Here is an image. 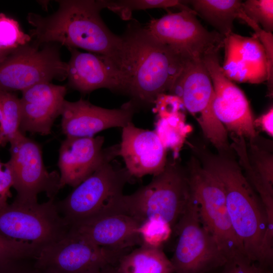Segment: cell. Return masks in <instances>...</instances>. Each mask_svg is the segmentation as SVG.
Wrapping results in <instances>:
<instances>
[{"label": "cell", "mask_w": 273, "mask_h": 273, "mask_svg": "<svg viewBox=\"0 0 273 273\" xmlns=\"http://www.w3.org/2000/svg\"><path fill=\"white\" fill-rule=\"evenodd\" d=\"M154 104L156 105L155 110L159 117L181 111V109L184 107L180 99L171 94H163L159 95Z\"/></svg>", "instance_id": "e575fe53"}, {"label": "cell", "mask_w": 273, "mask_h": 273, "mask_svg": "<svg viewBox=\"0 0 273 273\" xmlns=\"http://www.w3.org/2000/svg\"><path fill=\"white\" fill-rule=\"evenodd\" d=\"M115 266L118 273H174L171 262L162 248L145 246L122 255Z\"/></svg>", "instance_id": "603a6c76"}, {"label": "cell", "mask_w": 273, "mask_h": 273, "mask_svg": "<svg viewBox=\"0 0 273 273\" xmlns=\"http://www.w3.org/2000/svg\"><path fill=\"white\" fill-rule=\"evenodd\" d=\"M42 247L8 238L0 233V263L15 259H35Z\"/></svg>", "instance_id": "f1b7e54d"}, {"label": "cell", "mask_w": 273, "mask_h": 273, "mask_svg": "<svg viewBox=\"0 0 273 273\" xmlns=\"http://www.w3.org/2000/svg\"><path fill=\"white\" fill-rule=\"evenodd\" d=\"M242 11L246 16L265 31H273V1L247 0L242 2Z\"/></svg>", "instance_id": "4dcf8cb0"}, {"label": "cell", "mask_w": 273, "mask_h": 273, "mask_svg": "<svg viewBox=\"0 0 273 273\" xmlns=\"http://www.w3.org/2000/svg\"><path fill=\"white\" fill-rule=\"evenodd\" d=\"M123 255L96 245L69 230L63 238L41 249L34 265L46 273H87L106 264L116 265Z\"/></svg>", "instance_id": "4fadbf2b"}, {"label": "cell", "mask_w": 273, "mask_h": 273, "mask_svg": "<svg viewBox=\"0 0 273 273\" xmlns=\"http://www.w3.org/2000/svg\"><path fill=\"white\" fill-rule=\"evenodd\" d=\"M104 137H66L60 145L58 166L61 188H75L101 165L118 156L119 145L103 148Z\"/></svg>", "instance_id": "9a60e30c"}, {"label": "cell", "mask_w": 273, "mask_h": 273, "mask_svg": "<svg viewBox=\"0 0 273 273\" xmlns=\"http://www.w3.org/2000/svg\"><path fill=\"white\" fill-rule=\"evenodd\" d=\"M186 170L191 195L197 204L204 226L228 259L238 254L245 255L233 229L220 182L194 156L188 162Z\"/></svg>", "instance_id": "52a82bcc"}, {"label": "cell", "mask_w": 273, "mask_h": 273, "mask_svg": "<svg viewBox=\"0 0 273 273\" xmlns=\"http://www.w3.org/2000/svg\"><path fill=\"white\" fill-rule=\"evenodd\" d=\"M105 8L118 14L124 20H128L135 10L176 7L181 10L189 8L185 1L177 0H122L104 1Z\"/></svg>", "instance_id": "4316f807"}, {"label": "cell", "mask_w": 273, "mask_h": 273, "mask_svg": "<svg viewBox=\"0 0 273 273\" xmlns=\"http://www.w3.org/2000/svg\"><path fill=\"white\" fill-rule=\"evenodd\" d=\"M21 92L20 131L42 135L51 133L55 121L61 114L66 87L45 82Z\"/></svg>", "instance_id": "ac0fdd59"}, {"label": "cell", "mask_w": 273, "mask_h": 273, "mask_svg": "<svg viewBox=\"0 0 273 273\" xmlns=\"http://www.w3.org/2000/svg\"><path fill=\"white\" fill-rule=\"evenodd\" d=\"M238 18L245 22L255 31V34L262 44L265 53L267 66V95L272 98L273 95V35L263 30L260 26L250 19L244 13L243 11L240 14Z\"/></svg>", "instance_id": "1f68e13d"}, {"label": "cell", "mask_w": 273, "mask_h": 273, "mask_svg": "<svg viewBox=\"0 0 273 273\" xmlns=\"http://www.w3.org/2000/svg\"><path fill=\"white\" fill-rule=\"evenodd\" d=\"M55 199L24 204L14 201L0 209V233L42 247L65 237L70 226L60 214Z\"/></svg>", "instance_id": "30bf717a"}, {"label": "cell", "mask_w": 273, "mask_h": 273, "mask_svg": "<svg viewBox=\"0 0 273 273\" xmlns=\"http://www.w3.org/2000/svg\"><path fill=\"white\" fill-rule=\"evenodd\" d=\"M190 147L202 166L222 185L230 220L244 254L267 267L273 259V224L234 155L215 154L198 144Z\"/></svg>", "instance_id": "6da1fadb"}, {"label": "cell", "mask_w": 273, "mask_h": 273, "mask_svg": "<svg viewBox=\"0 0 273 273\" xmlns=\"http://www.w3.org/2000/svg\"><path fill=\"white\" fill-rule=\"evenodd\" d=\"M34 259H19L0 263V273H32Z\"/></svg>", "instance_id": "d590c367"}, {"label": "cell", "mask_w": 273, "mask_h": 273, "mask_svg": "<svg viewBox=\"0 0 273 273\" xmlns=\"http://www.w3.org/2000/svg\"><path fill=\"white\" fill-rule=\"evenodd\" d=\"M71 57L67 78L70 87L82 93L101 88L122 92L120 73L112 60L105 56L68 48Z\"/></svg>", "instance_id": "44dd1931"}, {"label": "cell", "mask_w": 273, "mask_h": 273, "mask_svg": "<svg viewBox=\"0 0 273 273\" xmlns=\"http://www.w3.org/2000/svg\"><path fill=\"white\" fill-rule=\"evenodd\" d=\"M185 3L224 37L233 32L234 21L242 11V1L238 0H190Z\"/></svg>", "instance_id": "cb8c5ba5"}, {"label": "cell", "mask_w": 273, "mask_h": 273, "mask_svg": "<svg viewBox=\"0 0 273 273\" xmlns=\"http://www.w3.org/2000/svg\"><path fill=\"white\" fill-rule=\"evenodd\" d=\"M87 273H118V272L115 265L109 264Z\"/></svg>", "instance_id": "74e56055"}, {"label": "cell", "mask_w": 273, "mask_h": 273, "mask_svg": "<svg viewBox=\"0 0 273 273\" xmlns=\"http://www.w3.org/2000/svg\"><path fill=\"white\" fill-rule=\"evenodd\" d=\"M141 223L123 213L91 219L70 226V230L96 245L125 254L140 246L138 229Z\"/></svg>", "instance_id": "ffe728a7"}, {"label": "cell", "mask_w": 273, "mask_h": 273, "mask_svg": "<svg viewBox=\"0 0 273 273\" xmlns=\"http://www.w3.org/2000/svg\"><path fill=\"white\" fill-rule=\"evenodd\" d=\"M231 144L239 157L244 175L262 201L273 200V157L271 149L259 143L258 136L247 146L243 137L231 136Z\"/></svg>", "instance_id": "7402d4cb"}, {"label": "cell", "mask_w": 273, "mask_h": 273, "mask_svg": "<svg viewBox=\"0 0 273 273\" xmlns=\"http://www.w3.org/2000/svg\"><path fill=\"white\" fill-rule=\"evenodd\" d=\"M3 119L0 128V147H4L20 131V98L14 92L0 90Z\"/></svg>", "instance_id": "484cf974"}, {"label": "cell", "mask_w": 273, "mask_h": 273, "mask_svg": "<svg viewBox=\"0 0 273 273\" xmlns=\"http://www.w3.org/2000/svg\"><path fill=\"white\" fill-rule=\"evenodd\" d=\"M39 46L33 42L20 47L0 64V90L22 92L39 83L67 78L68 64L62 60L58 48L52 43Z\"/></svg>", "instance_id": "9c48e42d"}, {"label": "cell", "mask_w": 273, "mask_h": 273, "mask_svg": "<svg viewBox=\"0 0 273 273\" xmlns=\"http://www.w3.org/2000/svg\"><path fill=\"white\" fill-rule=\"evenodd\" d=\"M169 93L180 99L218 154L234 155L228 132L215 114L213 87L201 58L191 59L186 62Z\"/></svg>", "instance_id": "8992f818"}, {"label": "cell", "mask_w": 273, "mask_h": 273, "mask_svg": "<svg viewBox=\"0 0 273 273\" xmlns=\"http://www.w3.org/2000/svg\"><path fill=\"white\" fill-rule=\"evenodd\" d=\"M218 52L209 53L202 58L213 87L215 114L231 136L252 141L257 134L248 101L242 90L225 75Z\"/></svg>", "instance_id": "5bb4252c"}, {"label": "cell", "mask_w": 273, "mask_h": 273, "mask_svg": "<svg viewBox=\"0 0 273 273\" xmlns=\"http://www.w3.org/2000/svg\"><path fill=\"white\" fill-rule=\"evenodd\" d=\"M273 109L270 108L265 114L254 120L255 126H259L263 131L271 136L273 135Z\"/></svg>", "instance_id": "8d00e7d4"}, {"label": "cell", "mask_w": 273, "mask_h": 273, "mask_svg": "<svg viewBox=\"0 0 273 273\" xmlns=\"http://www.w3.org/2000/svg\"><path fill=\"white\" fill-rule=\"evenodd\" d=\"M12 168L8 162L0 160V209L7 206L8 199L12 197L11 188L14 186Z\"/></svg>", "instance_id": "836d02e7"}, {"label": "cell", "mask_w": 273, "mask_h": 273, "mask_svg": "<svg viewBox=\"0 0 273 273\" xmlns=\"http://www.w3.org/2000/svg\"><path fill=\"white\" fill-rule=\"evenodd\" d=\"M107 161L63 200L58 210L69 226L106 215L120 213L125 185L132 176L125 168Z\"/></svg>", "instance_id": "5b68a950"}, {"label": "cell", "mask_w": 273, "mask_h": 273, "mask_svg": "<svg viewBox=\"0 0 273 273\" xmlns=\"http://www.w3.org/2000/svg\"><path fill=\"white\" fill-rule=\"evenodd\" d=\"M224 58L221 66L231 80L258 84L267 78L264 49L254 34L246 37L233 32L225 37Z\"/></svg>", "instance_id": "d6986e66"}, {"label": "cell", "mask_w": 273, "mask_h": 273, "mask_svg": "<svg viewBox=\"0 0 273 273\" xmlns=\"http://www.w3.org/2000/svg\"><path fill=\"white\" fill-rule=\"evenodd\" d=\"M166 149L154 130L136 127L132 122L122 128L118 156L132 177L155 175L164 168Z\"/></svg>", "instance_id": "e0dca14e"}, {"label": "cell", "mask_w": 273, "mask_h": 273, "mask_svg": "<svg viewBox=\"0 0 273 273\" xmlns=\"http://www.w3.org/2000/svg\"><path fill=\"white\" fill-rule=\"evenodd\" d=\"M154 131L166 150L170 149L173 151V158L177 159L187 134L190 131V127L186 124L184 113L179 111L159 117Z\"/></svg>", "instance_id": "d4e9b609"}, {"label": "cell", "mask_w": 273, "mask_h": 273, "mask_svg": "<svg viewBox=\"0 0 273 273\" xmlns=\"http://www.w3.org/2000/svg\"><path fill=\"white\" fill-rule=\"evenodd\" d=\"M0 48V64L2 63L14 50Z\"/></svg>", "instance_id": "f35d334b"}, {"label": "cell", "mask_w": 273, "mask_h": 273, "mask_svg": "<svg viewBox=\"0 0 273 273\" xmlns=\"http://www.w3.org/2000/svg\"><path fill=\"white\" fill-rule=\"evenodd\" d=\"M244 254H238L228 259L223 273H270L265 267L255 263Z\"/></svg>", "instance_id": "d6a6232c"}, {"label": "cell", "mask_w": 273, "mask_h": 273, "mask_svg": "<svg viewBox=\"0 0 273 273\" xmlns=\"http://www.w3.org/2000/svg\"><path fill=\"white\" fill-rule=\"evenodd\" d=\"M192 9L169 13L151 20L146 28L159 41L187 59L202 58L219 52L225 37L201 24Z\"/></svg>", "instance_id": "7c38bea8"}, {"label": "cell", "mask_w": 273, "mask_h": 273, "mask_svg": "<svg viewBox=\"0 0 273 273\" xmlns=\"http://www.w3.org/2000/svg\"><path fill=\"white\" fill-rule=\"evenodd\" d=\"M31 40V36L22 31L16 20L0 13V48L14 50Z\"/></svg>", "instance_id": "f546056e"}, {"label": "cell", "mask_w": 273, "mask_h": 273, "mask_svg": "<svg viewBox=\"0 0 273 273\" xmlns=\"http://www.w3.org/2000/svg\"><path fill=\"white\" fill-rule=\"evenodd\" d=\"M136 108L130 101L120 108L107 109L82 99L76 102L65 100L61 129L66 137H93L105 129L123 128L132 122Z\"/></svg>", "instance_id": "2e32d148"}, {"label": "cell", "mask_w": 273, "mask_h": 273, "mask_svg": "<svg viewBox=\"0 0 273 273\" xmlns=\"http://www.w3.org/2000/svg\"><path fill=\"white\" fill-rule=\"evenodd\" d=\"M58 10L47 17L29 13L32 26L30 36L34 43L58 42L68 48H80L114 60L122 42V36L113 33L100 16L104 1L59 0Z\"/></svg>", "instance_id": "3957f363"}, {"label": "cell", "mask_w": 273, "mask_h": 273, "mask_svg": "<svg viewBox=\"0 0 273 273\" xmlns=\"http://www.w3.org/2000/svg\"><path fill=\"white\" fill-rule=\"evenodd\" d=\"M32 273H46V272H44V271H43L42 270H39L38 269H37L34 267V269Z\"/></svg>", "instance_id": "ab89813d"}, {"label": "cell", "mask_w": 273, "mask_h": 273, "mask_svg": "<svg viewBox=\"0 0 273 273\" xmlns=\"http://www.w3.org/2000/svg\"><path fill=\"white\" fill-rule=\"evenodd\" d=\"M172 232L170 224L161 219H146L140 224L138 229L140 246L162 248L163 245L170 238Z\"/></svg>", "instance_id": "83f0119b"}, {"label": "cell", "mask_w": 273, "mask_h": 273, "mask_svg": "<svg viewBox=\"0 0 273 273\" xmlns=\"http://www.w3.org/2000/svg\"><path fill=\"white\" fill-rule=\"evenodd\" d=\"M122 38L114 63L120 73L122 92L136 108L153 104L159 95L169 92L191 59L159 41L146 28L130 26Z\"/></svg>", "instance_id": "7a4b0ae2"}, {"label": "cell", "mask_w": 273, "mask_h": 273, "mask_svg": "<svg viewBox=\"0 0 273 273\" xmlns=\"http://www.w3.org/2000/svg\"><path fill=\"white\" fill-rule=\"evenodd\" d=\"M9 143L10 158L8 162L13 172V188L17 192L14 201L35 204L38 202V195L43 192L49 199H55L62 189L60 173L47 169L39 144L20 131Z\"/></svg>", "instance_id": "8fae6325"}, {"label": "cell", "mask_w": 273, "mask_h": 273, "mask_svg": "<svg viewBox=\"0 0 273 273\" xmlns=\"http://www.w3.org/2000/svg\"><path fill=\"white\" fill-rule=\"evenodd\" d=\"M173 232L177 236L170 259L174 273H208L223 266L228 259L200 219L191 195L188 205Z\"/></svg>", "instance_id": "ba28073f"}, {"label": "cell", "mask_w": 273, "mask_h": 273, "mask_svg": "<svg viewBox=\"0 0 273 273\" xmlns=\"http://www.w3.org/2000/svg\"><path fill=\"white\" fill-rule=\"evenodd\" d=\"M191 198L186 168L172 158L151 181L130 195H124L120 213L141 223L157 218L168 223L173 230L185 212Z\"/></svg>", "instance_id": "277c9868"}]
</instances>
